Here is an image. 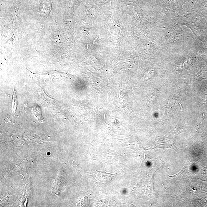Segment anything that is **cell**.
<instances>
[{"mask_svg":"<svg viewBox=\"0 0 207 207\" xmlns=\"http://www.w3.org/2000/svg\"><path fill=\"white\" fill-rule=\"evenodd\" d=\"M17 101L16 92H13L12 102V113L13 115H17L18 113L17 110Z\"/></svg>","mask_w":207,"mask_h":207,"instance_id":"6da1fadb","label":"cell"},{"mask_svg":"<svg viewBox=\"0 0 207 207\" xmlns=\"http://www.w3.org/2000/svg\"><path fill=\"white\" fill-rule=\"evenodd\" d=\"M98 37H99V36H98V37H97V38H96V39H95V40H94V42H93V44H95V41H96V39H98Z\"/></svg>","mask_w":207,"mask_h":207,"instance_id":"7a4b0ae2","label":"cell"},{"mask_svg":"<svg viewBox=\"0 0 207 207\" xmlns=\"http://www.w3.org/2000/svg\"><path fill=\"white\" fill-rule=\"evenodd\" d=\"M179 104H180V105L181 106V108H182V105H181L180 103H179Z\"/></svg>","mask_w":207,"mask_h":207,"instance_id":"3957f363","label":"cell"}]
</instances>
